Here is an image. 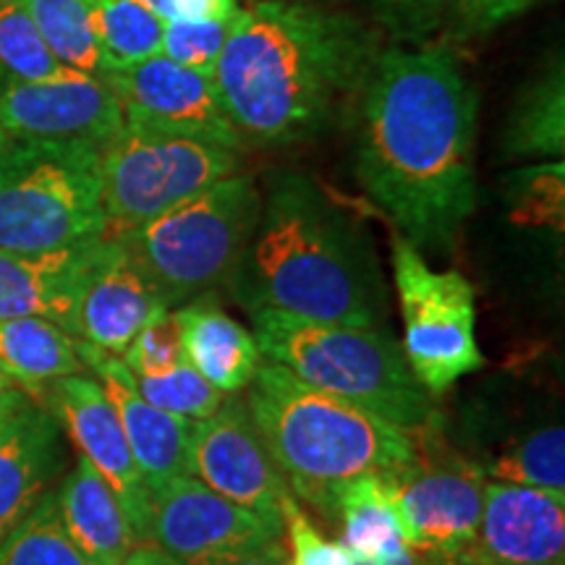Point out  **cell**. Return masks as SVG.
Segmentation results:
<instances>
[{
  "label": "cell",
  "instance_id": "obj_1",
  "mask_svg": "<svg viewBox=\"0 0 565 565\" xmlns=\"http://www.w3.org/2000/svg\"><path fill=\"white\" fill-rule=\"evenodd\" d=\"M477 110L445 42L383 47L359 97V186L419 252L454 254L477 207Z\"/></svg>",
  "mask_w": 565,
  "mask_h": 565
},
{
  "label": "cell",
  "instance_id": "obj_2",
  "mask_svg": "<svg viewBox=\"0 0 565 565\" xmlns=\"http://www.w3.org/2000/svg\"><path fill=\"white\" fill-rule=\"evenodd\" d=\"M383 34L312 0L238 6L215 82L242 145L291 147L322 137L359 103Z\"/></svg>",
  "mask_w": 565,
  "mask_h": 565
},
{
  "label": "cell",
  "instance_id": "obj_3",
  "mask_svg": "<svg viewBox=\"0 0 565 565\" xmlns=\"http://www.w3.org/2000/svg\"><path fill=\"white\" fill-rule=\"evenodd\" d=\"M225 291L246 312L385 328L387 286L370 233L299 173L267 183L257 228Z\"/></svg>",
  "mask_w": 565,
  "mask_h": 565
},
{
  "label": "cell",
  "instance_id": "obj_4",
  "mask_svg": "<svg viewBox=\"0 0 565 565\" xmlns=\"http://www.w3.org/2000/svg\"><path fill=\"white\" fill-rule=\"evenodd\" d=\"M257 433L296 500L335 524L338 500L356 479L412 461L414 433L263 362L246 385Z\"/></svg>",
  "mask_w": 565,
  "mask_h": 565
},
{
  "label": "cell",
  "instance_id": "obj_5",
  "mask_svg": "<svg viewBox=\"0 0 565 565\" xmlns=\"http://www.w3.org/2000/svg\"><path fill=\"white\" fill-rule=\"evenodd\" d=\"M249 317L267 362L286 366L303 383L404 429H419L440 416L435 395L408 370L391 328H349L275 309H257Z\"/></svg>",
  "mask_w": 565,
  "mask_h": 565
},
{
  "label": "cell",
  "instance_id": "obj_6",
  "mask_svg": "<svg viewBox=\"0 0 565 565\" xmlns=\"http://www.w3.org/2000/svg\"><path fill=\"white\" fill-rule=\"evenodd\" d=\"M263 192L249 173H233L181 200L137 228L116 233L168 309L207 296L236 270L257 228Z\"/></svg>",
  "mask_w": 565,
  "mask_h": 565
},
{
  "label": "cell",
  "instance_id": "obj_7",
  "mask_svg": "<svg viewBox=\"0 0 565 565\" xmlns=\"http://www.w3.org/2000/svg\"><path fill=\"white\" fill-rule=\"evenodd\" d=\"M103 236L100 150L9 139L0 158V249L61 252Z\"/></svg>",
  "mask_w": 565,
  "mask_h": 565
},
{
  "label": "cell",
  "instance_id": "obj_8",
  "mask_svg": "<svg viewBox=\"0 0 565 565\" xmlns=\"http://www.w3.org/2000/svg\"><path fill=\"white\" fill-rule=\"evenodd\" d=\"M238 166L242 154L231 147L124 124L100 150L105 236L137 228Z\"/></svg>",
  "mask_w": 565,
  "mask_h": 565
},
{
  "label": "cell",
  "instance_id": "obj_9",
  "mask_svg": "<svg viewBox=\"0 0 565 565\" xmlns=\"http://www.w3.org/2000/svg\"><path fill=\"white\" fill-rule=\"evenodd\" d=\"M393 282L404 320V356L435 398L466 374L482 370L475 288L458 270H433L398 231L391 242Z\"/></svg>",
  "mask_w": 565,
  "mask_h": 565
},
{
  "label": "cell",
  "instance_id": "obj_10",
  "mask_svg": "<svg viewBox=\"0 0 565 565\" xmlns=\"http://www.w3.org/2000/svg\"><path fill=\"white\" fill-rule=\"evenodd\" d=\"M412 433V461L385 475L406 542L458 557L477 534L487 477L445 443L440 416Z\"/></svg>",
  "mask_w": 565,
  "mask_h": 565
},
{
  "label": "cell",
  "instance_id": "obj_11",
  "mask_svg": "<svg viewBox=\"0 0 565 565\" xmlns=\"http://www.w3.org/2000/svg\"><path fill=\"white\" fill-rule=\"evenodd\" d=\"M150 542L179 565H225L282 540V521L231 503L181 477L150 494Z\"/></svg>",
  "mask_w": 565,
  "mask_h": 565
},
{
  "label": "cell",
  "instance_id": "obj_12",
  "mask_svg": "<svg viewBox=\"0 0 565 565\" xmlns=\"http://www.w3.org/2000/svg\"><path fill=\"white\" fill-rule=\"evenodd\" d=\"M124 124L121 100L100 76L71 74L55 82L0 76V134L11 141L103 150Z\"/></svg>",
  "mask_w": 565,
  "mask_h": 565
},
{
  "label": "cell",
  "instance_id": "obj_13",
  "mask_svg": "<svg viewBox=\"0 0 565 565\" xmlns=\"http://www.w3.org/2000/svg\"><path fill=\"white\" fill-rule=\"evenodd\" d=\"M189 477L212 492L273 521H282V505L294 498L275 469L242 395H225L215 414L192 422Z\"/></svg>",
  "mask_w": 565,
  "mask_h": 565
},
{
  "label": "cell",
  "instance_id": "obj_14",
  "mask_svg": "<svg viewBox=\"0 0 565 565\" xmlns=\"http://www.w3.org/2000/svg\"><path fill=\"white\" fill-rule=\"evenodd\" d=\"M105 79L121 100L126 124L242 152V137L225 116L212 76L154 55L131 68L113 71Z\"/></svg>",
  "mask_w": 565,
  "mask_h": 565
},
{
  "label": "cell",
  "instance_id": "obj_15",
  "mask_svg": "<svg viewBox=\"0 0 565 565\" xmlns=\"http://www.w3.org/2000/svg\"><path fill=\"white\" fill-rule=\"evenodd\" d=\"M42 395L71 443L79 448V456L95 466L118 498L137 545H150V492L141 482L124 427L103 385L82 372L47 385Z\"/></svg>",
  "mask_w": 565,
  "mask_h": 565
},
{
  "label": "cell",
  "instance_id": "obj_16",
  "mask_svg": "<svg viewBox=\"0 0 565 565\" xmlns=\"http://www.w3.org/2000/svg\"><path fill=\"white\" fill-rule=\"evenodd\" d=\"M565 492L487 482L475 540L458 565H563Z\"/></svg>",
  "mask_w": 565,
  "mask_h": 565
},
{
  "label": "cell",
  "instance_id": "obj_17",
  "mask_svg": "<svg viewBox=\"0 0 565 565\" xmlns=\"http://www.w3.org/2000/svg\"><path fill=\"white\" fill-rule=\"evenodd\" d=\"M162 312H168L166 301L126 246L116 236H103L76 307V341L121 356L139 330Z\"/></svg>",
  "mask_w": 565,
  "mask_h": 565
},
{
  "label": "cell",
  "instance_id": "obj_18",
  "mask_svg": "<svg viewBox=\"0 0 565 565\" xmlns=\"http://www.w3.org/2000/svg\"><path fill=\"white\" fill-rule=\"evenodd\" d=\"M79 359L97 374L105 395L116 408L134 463H137L147 492H158L175 479L189 477V433L192 422L166 414L147 404L131 383L129 366L121 356L97 345L76 341Z\"/></svg>",
  "mask_w": 565,
  "mask_h": 565
},
{
  "label": "cell",
  "instance_id": "obj_19",
  "mask_svg": "<svg viewBox=\"0 0 565 565\" xmlns=\"http://www.w3.org/2000/svg\"><path fill=\"white\" fill-rule=\"evenodd\" d=\"M63 466L61 424L30 398L0 429V542L51 492Z\"/></svg>",
  "mask_w": 565,
  "mask_h": 565
},
{
  "label": "cell",
  "instance_id": "obj_20",
  "mask_svg": "<svg viewBox=\"0 0 565 565\" xmlns=\"http://www.w3.org/2000/svg\"><path fill=\"white\" fill-rule=\"evenodd\" d=\"M97 242L42 254L0 249V320L40 317L74 335L76 307Z\"/></svg>",
  "mask_w": 565,
  "mask_h": 565
},
{
  "label": "cell",
  "instance_id": "obj_21",
  "mask_svg": "<svg viewBox=\"0 0 565 565\" xmlns=\"http://www.w3.org/2000/svg\"><path fill=\"white\" fill-rule=\"evenodd\" d=\"M55 505L68 540L89 565H121L137 547L121 503L84 456L76 458L74 469L55 490Z\"/></svg>",
  "mask_w": 565,
  "mask_h": 565
},
{
  "label": "cell",
  "instance_id": "obj_22",
  "mask_svg": "<svg viewBox=\"0 0 565 565\" xmlns=\"http://www.w3.org/2000/svg\"><path fill=\"white\" fill-rule=\"evenodd\" d=\"M175 315L181 320L186 362L225 395L246 391L263 364V351L252 330L225 315L212 294L183 303Z\"/></svg>",
  "mask_w": 565,
  "mask_h": 565
},
{
  "label": "cell",
  "instance_id": "obj_23",
  "mask_svg": "<svg viewBox=\"0 0 565 565\" xmlns=\"http://www.w3.org/2000/svg\"><path fill=\"white\" fill-rule=\"evenodd\" d=\"M82 372L76 338L55 322L40 317L0 320V374L13 387L42 395L47 385Z\"/></svg>",
  "mask_w": 565,
  "mask_h": 565
},
{
  "label": "cell",
  "instance_id": "obj_24",
  "mask_svg": "<svg viewBox=\"0 0 565 565\" xmlns=\"http://www.w3.org/2000/svg\"><path fill=\"white\" fill-rule=\"evenodd\" d=\"M503 152L513 160H563L565 152V68L563 55L547 61L515 97Z\"/></svg>",
  "mask_w": 565,
  "mask_h": 565
},
{
  "label": "cell",
  "instance_id": "obj_25",
  "mask_svg": "<svg viewBox=\"0 0 565 565\" xmlns=\"http://www.w3.org/2000/svg\"><path fill=\"white\" fill-rule=\"evenodd\" d=\"M335 524H341V547L351 561L383 565L408 547L385 475L362 477L345 487Z\"/></svg>",
  "mask_w": 565,
  "mask_h": 565
},
{
  "label": "cell",
  "instance_id": "obj_26",
  "mask_svg": "<svg viewBox=\"0 0 565 565\" xmlns=\"http://www.w3.org/2000/svg\"><path fill=\"white\" fill-rule=\"evenodd\" d=\"M61 66L87 76L105 71L95 32V0H21Z\"/></svg>",
  "mask_w": 565,
  "mask_h": 565
},
{
  "label": "cell",
  "instance_id": "obj_27",
  "mask_svg": "<svg viewBox=\"0 0 565 565\" xmlns=\"http://www.w3.org/2000/svg\"><path fill=\"white\" fill-rule=\"evenodd\" d=\"M160 21L137 0H95V32L105 71H124L162 51Z\"/></svg>",
  "mask_w": 565,
  "mask_h": 565
},
{
  "label": "cell",
  "instance_id": "obj_28",
  "mask_svg": "<svg viewBox=\"0 0 565 565\" xmlns=\"http://www.w3.org/2000/svg\"><path fill=\"white\" fill-rule=\"evenodd\" d=\"M487 482L540 487L565 492V433L563 424L540 427L511 440L490 461L479 463Z\"/></svg>",
  "mask_w": 565,
  "mask_h": 565
},
{
  "label": "cell",
  "instance_id": "obj_29",
  "mask_svg": "<svg viewBox=\"0 0 565 565\" xmlns=\"http://www.w3.org/2000/svg\"><path fill=\"white\" fill-rule=\"evenodd\" d=\"M71 71L45 45L21 0H0V76L19 82L66 79Z\"/></svg>",
  "mask_w": 565,
  "mask_h": 565
},
{
  "label": "cell",
  "instance_id": "obj_30",
  "mask_svg": "<svg viewBox=\"0 0 565 565\" xmlns=\"http://www.w3.org/2000/svg\"><path fill=\"white\" fill-rule=\"evenodd\" d=\"M0 565H89L61 524L53 490L0 542Z\"/></svg>",
  "mask_w": 565,
  "mask_h": 565
},
{
  "label": "cell",
  "instance_id": "obj_31",
  "mask_svg": "<svg viewBox=\"0 0 565 565\" xmlns=\"http://www.w3.org/2000/svg\"><path fill=\"white\" fill-rule=\"evenodd\" d=\"M131 383L147 404L189 422H200L215 414L225 401V393L212 387L189 362L160 374L131 372Z\"/></svg>",
  "mask_w": 565,
  "mask_h": 565
},
{
  "label": "cell",
  "instance_id": "obj_32",
  "mask_svg": "<svg viewBox=\"0 0 565 565\" xmlns=\"http://www.w3.org/2000/svg\"><path fill=\"white\" fill-rule=\"evenodd\" d=\"M372 24L401 47H419L440 38L458 0H366Z\"/></svg>",
  "mask_w": 565,
  "mask_h": 565
},
{
  "label": "cell",
  "instance_id": "obj_33",
  "mask_svg": "<svg viewBox=\"0 0 565 565\" xmlns=\"http://www.w3.org/2000/svg\"><path fill=\"white\" fill-rule=\"evenodd\" d=\"M511 192V217L524 225H545L563 231V196H565V166L563 160L545 166L524 168L508 179Z\"/></svg>",
  "mask_w": 565,
  "mask_h": 565
},
{
  "label": "cell",
  "instance_id": "obj_34",
  "mask_svg": "<svg viewBox=\"0 0 565 565\" xmlns=\"http://www.w3.org/2000/svg\"><path fill=\"white\" fill-rule=\"evenodd\" d=\"M236 13L228 19L171 21L162 30L160 55H166V58H171L183 68L196 71V74L215 76L217 61H221L225 42H228Z\"/></svg>",
  "mask_w": 565,
  "mask_h": 565
},
{
  "label": "cell",
  "instance_id": "obj_35",
  "mask_svg": "<svg viewBox=\"0 0 565 565\" xmlns=\"http://www.w3.org/2000/svg\"><path fill=\"white\" fill-rule=\"evenodd\" d=\"M121 356L134 374H160L186 362L181 320L175 309H168L147 322Z\"/></svg>",
  "mask_w": 565,
  "mask_h": 565
},
{
  "label": "cell",
  "instance_id": "obj_36",
  "mask_svg": "<svg viewBox=\"0 0 565 565\" xmlns=\"http://www.w3.org/2000/svg\"><path fill=\"white\" fill-rule=\"evenodd\" d=\"M536 3L540 0H458L454 17H450L440 38L448 40L445 45L487 38Z\"/></svg>",
  "mask_w": 565,
  "mask_h": 565
},
{
  "label": "cell",
  "instance_id": "obj_37",
  "mask_svg": "<svg viewBox=\"0 0 565 565\" xmlns=\"http://www.w3.org/2000/svg\"><path fill=\"white\" fill-rule=\"evenodd\" d=\"M282 529L288 532V565H353L341 542L328 540L296 498L282 505Z\"/></svg>",
  "mask_w": 565,
  "mask_h": 565
},
{
  "label": "cell",
  "instance_id": "obj_38",
  "mask_svg": "<svg viewBox=\"0 0 565 565\" xmlns=\"http://www.w3.org/2000/svg\"><path fill=\"white\" fill-rule=\"evenodd\" d=\"M166 24L171 21L228 19L238 11V0H137Z\"/></svg>",
  "mask_w": 565,
  "mask_h": 565
},
{
  "label": "cell",
  "instance_id": "obj_39",
  "mask_svg": "<svg viewBox=\"0 0 565 565\" xmlns=\"http://www.w3.org/2000/svg\"><path fill=\"white\" fill-rule=\"evenodd\" d=\"M353 565H372V563H362L353 561ZM383 565H458L456 557L437 553V550H427V547H406L395 561L383 563Z\"/></svg>",
  "mask_w": 565,
  "mask_h": 565
},
{
  "label": "cell",
  "instance_id": "obj_40",
  "mask_svg": "<svg viewBox=\"0 0 565 565\" xmlns=\"http://www.w3.org/2000/svg\"><path fill=\"white\" fill-rule=\"evenodd\" d=\"M225 565H288V547L282 545V540H278Z\"/></svg>",
  "mask_w": 565,
  "mask_h": 565
},
{
  "label": "cell",
  "instance_id": "obj_41",
  "mask_svg": "<svg viewBox=\"0 0 565 565\" xmlns=\"http://www.w3.org/2000/svg\"><path fill=\"white\" fill-rule=\"evenodd\" d=\"M121 565H179L173 557H168L158 545H137L124 557Z\"/></svg>",
  "mask_w": 565,
  "mask_h": 565
},
{
  "label": "cell",
  "instance_id": "obj_42",
  "mask_svg": "<svg viewBox=\"0 0 565 565\" xmlns=\"http://www.w3.org/2000/svg\"><path fill=\"white\" fill-rule=\"evenodd\" d=\"M26 401H30V395L21 391V387H9V391L0 393V429L6 427V422H9Z\"/></svg>",
  "mask_w": 565,
  "mask_h": 565
},
{
  "label": "cell",
  "instance_id": "obj_43",
  "mask_svg": "<svg viewBox=\"0 0 565 565\" xmlns=\"http://www.w3.org/2000/svg\"><path fill=\"white\" fill-rule=\"evenodd\" d=\"M9 387H13V385H11V380H6L3 374H0V393H3V391H9Z\"/></svg>",
  "mask_w": 565,
  "mask_h": 565
},
{
  "label": "cell",
  "instance_id": "obj_44",
  "mask_svg": "<svg viewBox=\"0 0 565 565\" xmlns=\"http://www.w3.org/2000/svg\"><path fill=\"white\" fill-rule=\"evenodd\" d=\"M6 147H9V139H6L3 134H0V158H3V150H6Z\"/></svg>",
  "mask_w": 565,
  "mask_h": 565
},
{
  "label": "cell",
  "instance_id": "obj_45",
  "mask_svg": "<svg viewBox=\"0 0 565 565\" xmlns=\"http://www.w3.org/2000/svg\"><path fill=\"white\" fill-rule=\"evenodd\" d=\"M328 3H341V0H328Z\"/></svg>",
  "mask_w": 565,
  "mask_h": 565
}]
</instances>
